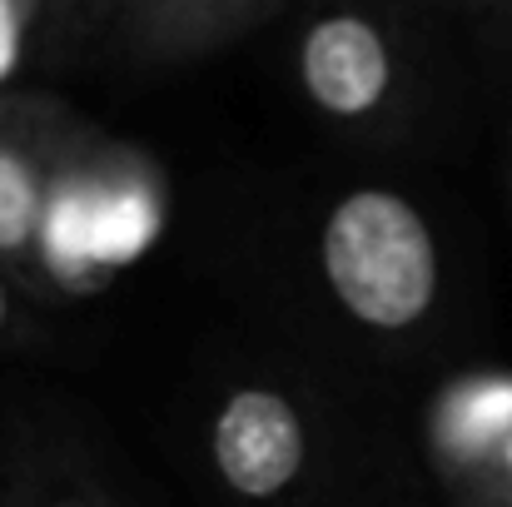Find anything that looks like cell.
I'll list each match as a JSON object with an SVG mask.
<instances>
[{"label": "cell", "mask_w": 512, "mask_h": 507, "mask_svg": "<svg viewBox=\"0 0 512 507\" xmlns=\"http://www.w3.org/2000/svg\"><path fill=\"white\" fill-rule=\"evenodd\" d=\"M85 120L60 100L0 95V269L35 289V239L50 179Z\"/></svg>", "instance_id": "5"}, {"label": "cell", "mask_w": 512, "mask_h": 507, "mask_svg": "<svg viewBox=\"0 0 512 507\" xmlns=\"http://www.w3.org/2000/svg\"><path fill=\"white\" fill-rule=\"evenodd\" d=\"M279 0H130L105 5V25L115 30V50L140 70L194 65L204 55L229 50L259 25L279 20Z\"/></svg>", "instance_id": "6"}, {"label": "cell", "mask_w": 512, "mask_h": 507, "mask_svg": "<svg viewBox=\"0 0 512 507\" xmlns=\"http://www.w3.org/2000/svg\"><path fill=\"white\" fill-rule=\"evenodd\" d=\"M319 274L358 329L398 338L428 324L438 304V234L413 194L358 184L334 199L319 224Z\"/></svg>", "instance_id": "2"}, {"label": "cell", "mask_w": 512, "mask_h": 507, "mask_svg": "<svg viewBox=\"0 0 512 507\" xmlns=\"http://www.w3.org/2000/svg\"><path fill=\"white\" fill-rule=\"evenodd\" d=\"M443 488L453 493L458 507H512V433L483 463H473L463 478H453Z\"/></svg>", "instance_id": "7"}, {"label": "cell", "mask_w": 512, "mask_h": 507, "mask_svg": "<svg viewBox=\"0 0 512 507\" xmlns=\"http://www.w3.org/2000/svg\"><path fill=\"white\" fill-rule=\"evenodd\" d=\"M204 453L214 483L234 503L274 507L309 483L319 443L299 393L284 383L244 378L219 393L204 423Z\"/></svg>", "instance_id": "3"}, {"label": "cell", "mask_w": 512, "mask_h": 507, "mask_svg": "<svg viewBox=\"0 0 512 507\" xmlns=\"http://www.w3.org/2000/svg\"><path fill=\"white\" fill-rule=\"evenodd\" d=\"M294 80L314 115L368 130L408 95V50L373 10H324L294 40Z\"/></svg>", "instance_id": "4"}, {"label": "cell", "mask_w": 512, "mask_h": 507, "mask_svg": "<svg viewBox=\"0 0 512 507\" xmlns=\"http://www.w3.org/2000/svg\"><path fill=\"white\" fill-rule=\"evenodd\" d=\"M10 507H110L105 498H95L90 488L75 483H50V488H30L25 498H15Z\"/></svg>", "instance_id": "8"}, {"label": "cell", "mask_w": 512, "mask_h": 507, "mask_svg": "<svg viewBox=\"0 0 512 507\" xmlns=\"http://www.w3.org/2000/svg\"><path fill=\"white\" fill-rule=\"evenodd\" d=\"M165 219L170 204L160 165L85 120L50 179L35 239V294H100L140 254L155 249Z\"/></svg>", "instance_id": "1"}, {"label": "cell", "mask_w": 512, "mask_h": 507, "mask_svg": "<svg viewBox=\"0 0 512 507\" xmlns=\"http://www.w3.org/2000/svg\"><path fill=\"white\" fill-rule=\"evenodd\" d=\"M20 324H25V314H20V284L0 269V343H10V338L20 334Z\"/></svg>", "instance_id": "9"}]
</instances>
